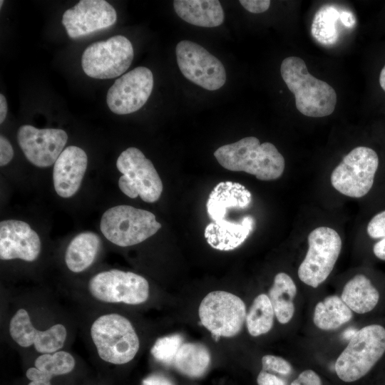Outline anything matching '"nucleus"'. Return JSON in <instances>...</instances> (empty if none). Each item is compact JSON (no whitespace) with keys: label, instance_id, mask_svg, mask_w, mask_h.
<instances>
[{"label":"nucleus","instance_id":"1","mask_svg":"<svg viewBox=\"0 0 385 385\" xmlns=\"http://www.w3.org/2000/svg\"><path fill=\"white\" fill-rule=\"evenodd\" d=\"M214 155L224 168L245 172L260 180L279 178L285 167L284 157L272 143L260 144L259 139L253 136L220 146Z\"/></svg>","mask_w":385,"mask_h":385},{"label":"nucleus","instance_id":"2","mask_svg":"<svg viewBox=\"0 0 385 385\" xmlns=\"http://www.w3.org/2000/svg\"><path fill=\"white\" fill-rule=\"evenodd\" d=\"M283 81L294 94L297 109L308 117L331 115L336 107L337 94L327 82L312 76L303 59L297 56L284 58L280 66Z\"/></svg>","mask_w":385,"mask_h":385},{"label":"nucleus","instance_id":"3","mask_svg":"<svg viewBox=\"0 0 385 385\" xmlns=\"http://www.w3.org/2000/svg\"><path fill=\"white\" fill-rule=\"evenodd\" d=\"M384 352L385 329L379 324L366 326L351 337L335 362V371L341 380L355 381L365 376Z\"/></svg>","mask_w":385,"mask_h":385},{"label":"nucleus","instance_id":"4","mask_svg":"<svg viewBox=\"0 0 385 385\" xmlns=\"http://www.w3.org/2000/svg\"><path fill=\"white\" fill-rule=\"evenodd\" d=\"M91 336L103 361L124 364L136 355L140 342L130 322L115 313L103 314L91 327Z\"/></svg>","mask_w":385,"mask_h":385},{"label":"nucleus","instance_id":"5","mask_svg":"<svg viewBox=\"0 0 385 385\" xmlns=\"http://www.w3.org/2000/svg\"><path fill=\"white\" fill-rule=\"evenodd\" d=\"M161 227L153 213L125 205L108 209L100 222L103 236L120 247L140 243L155 235Z\"/></svg>","mask_w":385,"mask_h":385},{"label":"nucleus","instance_id":"6","mask_svg":"<svg viewBox=\"0 0 385 385\" xmlns=\"http://www.w3.org/2000/svg\"><path fill=\"white\" fill-rule=\"evenodd\" d=\"M122 175L118 180L121 192L130 198L140 197L152 203L160 197L163 186L153 163L135 147L123 150L116 160Z\"/></svg>","mask_w":385,"mask_h":385},{"label":"nucleus","instance_id":"7","mask_svg":"<svg viewBox=\"0 0 385 385\" xmlns=\"http://www.w3.org/2000/svg\"><path fill=\"white\" fill-rule=\"evenodd\" d=\"M308 250L298 269L304 284L316 288L332 272L342 249V240L334 229L322 226L308 235Z\"/></svg>","mask_w":385,"mask_h":385},{"label":"nucleus","instance_id":"8","mask_svg":"<svg viewBox=\"0 0 385 385\" xmlns=\"http://www.w3.org/2000/svg\"><path fill=\"white\" fill-rule=\"evenodd\" d=\"M198 314L201 324L217 339L232 337L242 329L246 320V306L237 295L217 290L202 300Z\"/></svg>","mask_w":385,"mask_h":385},{"label":"nucleus","instance_id":"9","mask_svg":"<svg viewBox=\"0 0 385 385\" xmlns=\"http://www.w3.org/2000/svg\"><path fill=\"white\" fill-rule=\"evenodd\" d=\"M379 165L376 153L366 146H358L345 155L334 169L330 180L340 193L359 198L371 190Z\"/></svg>","mask_w":385,"mask_h":385},{"label":"nucleus","instance_id":"10","mask_svg":"<svg viewBox=\"0 0 385 385\" xmlns=\"http://www.w3.org/2000/svg\"><path fill=\"white\" fill-rule=\"evenodd\" d=\"M133 56L130 41L118 35L89 45L82 54L81 66L84 73L91 78H113L127 71Z\"/></svg>","mask_w":385,"mask_h":385},{"label":"nucleus","instance_id":"11","mask_svg":"<svg viewBox=\"0 0 385 385\" xmlns=\"http://www.w3.org/2000/svg\"><path fill=\"white\" fill-rule=\"evenodd\" d=\"M88 290L94 298L107 303L137 305L149 297V284L145 277L115 269L94 275L88 282Z\"/></svg>","mask_w":385,"mask_h":385},{"label":"nucleus","instance_id":"12","mask_svg":"<svg viewBox=\"0 0 385 385\" xmlns=\"http://www.w3.org/2000/svg\"><path fill=\"white\" fill-rule=\"evenodd\" d=\"M176 58L182 74L195 84L215 91L226 81L222 62L205 48L190 41H181L175 48Z\"/></svg>","mask_w":385,"mask_h":385},{"label":"nucleus","instance_id":"13","mask_svg":"<svg viewBox=\"0 0 385 385\" xmlns=\"http://www.w3.org/2000/svg\"><path fill=\"white\" fill-rule=\"evenodd\" d=\"M153 88L152 71L138 66L117 78L108 89L106 103L118 115L132 113L147 102Z\"/></svg>","mask_w":385,"mask_h":385},{"label":"nucleus","instance_id":"14","mask_svg":"<svg viewBox=\"0 0 385 385\" xmlns=\"http://www.w3.org/2000/svg\"><path fill=\"white\" fill-rule=\"evenodd\" d=\"M68 135L58 128H36L21 125L17 132L18 143L26 158L33 165L46 168L55 163L64 150Z\"/></svg>","mask_w":385,"mask_h":385},{"label":"nucleus","instance_id":"15","mask_svg":"<svg viewBox=\"0 0 385 385\" xmlns=\"http://www.w3.org/2000/svg\"><path fill=\"white\" fill-rule=\"evenodd\" d=\"M116 20V11L108 1L81 0L63 13L61 22L68 36L75 39L108 28Z\"/></svg>","mask_w":385,"mask_h":385},{"label":"nucleus","instance_id":"16","mask_svg":"<svg viewBox=\"0 0 385 385\" xmlns=\"http://www.w3.org/2000/svg\"><path fill=\"white\" fill-rule=\"evenodd\" d=\"M9 334L19 346L29 347L34 344L35 349L42 354L58 351L63 347L67 335L66 329L61 324H54L45 331L36 329L24 309H19L11 318Z\"/></svg>","mask_w":385,"mask_h":385},{"label":"nucleus","instance_id":"17","mask_svg":"<svg viewBox=\"0 0 385 385\" xmlns=\"http://www.w3.org/2000/svg\"><path fill=\"white\" fill-rule=\"evenodd\" d=\"M38 235L24 221L6 220L0 222V259L36 260L41 252Z\"/></svg>","mask_w":385,"mask_h":385},{"label":"nucleus","instance_id":"18","mask_svg":"<svg viewBox=\"0 0 385 385\" xmlns=\"http://www.w3.org/2000/svg\"><path fill=\"white\" fill-rule=\"evenodd\" d=\"M251 192L242 185L232 181L219 183L209 195L206 208L211 222L209 227L225 224L233 212L248 208Z\"/></svg>","mask_w":385,"mask_h":385},{"label":"nucleus","instance_id":"19","mask_svg":"<svg viewBox=\"0 0 385 385\" xmlns=\"http://www.w3.org/2000/svg\"><path fill=\"white\" fill-rule=\"evenodd\" d=\"M88 165L86 152L76 145L66 147L56 160L53 168V183L61 197L74 195L81 187Z\"/></svg>","mask_w":385,"mask_h":385},{"label":"nucleus","instance_id":"20","mask_svg":"<svg viewBox=\"0 0 385 385\" xmlns=\"http://www.w3.org/2000/svg\"><path fill=\"white\" fill-rule=\"evenodd\" d=\"M173 7L180 18L194 26L216 27L222 24L225 18L217 0H175Z\"/></svg>","mask_w":385,"mask_h":385},{"label":"nucleus","instance_id":"21","mask_svg":"<svg viewBox=\"0 0 385 385\" xmlns=\"http://www.w3.org/2000/svg\"><path fill=\"white\" fill-rule=\"evenodd\" d=\"M99 236L93 232L77 235L68 245L65 262L73 272L79 273L88 268L94 262L101 247Z\"/></svg>","mask_w":385,"mask_h":385},{"label":"nucleus","instance_id":"22","mask_svg":"<svg viewBox=\"0 0 385 385\" xmlns=\"http://www.w3.org/2000/svg\"><path fill=\"white\" fill-rule=\"evenodd\" d=\"M341 298L351 311L364 314L376 307L379 293L368 277L359 274L346 283Z\"/></svg>","mask_w":385,"mask_h":385},{"label":"nucleus","instance_id":"23","mask_svg":"<svg viewBox=\"0 0 385 385\" xmlns=\"http://www.w3.org/2000/svg\"><path fill=\"white\" fill-rule=\"evenodd\" d=\"M296 294L297 287L292 277L284 272L277 274L268 297L279 323L287 324L292 319L294 313L293 299Z\"/></svg>","mask_w":385,"mask_h":385},{"label":"nucleus","instance_id":"24","mask_svg":"<svg viewBox=\"0 0 385 385\" xmlns=\"http://www.w3.org/2000/svg\"><path fill=\"white\" fill-rule=\"evenodd\" d=\"M211 356L208 349L200 343L183 344L174 359L175 369L190 378L202 376L207 370Z\"/></svg>","mask_w":385,"mask_h":385},{"label":"nucleus","instance_id":"25","mask_svg":"<svg viewBox=\"0 0 385 385\" xmlns=\"http://www.w3.org/2000/svg\"><path fill=\"white\" fill-rule=\"evenodd\" d=\"M352 312L337 295L328 296L315 306L313 322L322 330H333L348 322Z\"/></svg>","mask_w":385,"mask_h":385},{"label":"nucleus","instance_id":"26","mask_svg":"<svg viewBox=\"0 0 385 385\" xmlns=\"http://www.w3.org/2000/svg\"><path fill=\"white\" fill-rule=\"evenodd\" d=\"M274 312L268 295L259 294L254 299L246 316L249 334L258 337L270 331L274 323Z\"/></svg>","mask_w":385,"mask_h":385},{"label":"nucleus","instance_id":"27","mask_svg":"<svg viewBox=\"0 0 385 385\" xmlns=\"http://www.w3.org/2000/svg\"><path fill=\"white\" fill-rule=\"evenodd\" d=\"M341 14L332 6H323L314 15L312 34L320 43L330 45L337 41L336 21Z\"/></svg>","mask_w":385,"mask_h":385},{"label":"nucleus","instance_id":"28","mask_svg":"<svg viewBox=\"0 0 385 385\" xmlns=\"http://www.w3.org/2000/svg\"><path fill=\"white\" fill-rule=\"evenodd\" d=\"M75 359L68 352L58 351L53 354H42L35 360V366L53 376L66 374L75 366Z\"/></svg>","mask_w":385,"mask_h":385},{"label":"nucleus","instance_id":"29","mask_svg":"<svg viewBox=\"0 0 385 385\" xmlns=\"http://www.w3.org/2000/svg\"><path fill=\"white\" fill-rule=\"evenodd\" d=\"M183 344V337L173 334L160 337L151 348L152 356L158 361L166 364H173L175 356Z\"/></svg>","mask_w":385,"mask_h":385},{"label":"nucleus","instance_id":"30","mask_svg":"<svg viewBox=\"0 0 385 385\" xmlns=\"http://www.w3.org/2000/svg\"><path fill=\"white\" fill-rule=\"evenodd\" d=\"M262 370L273 371L287 376L292 373V367L289 362L282 357L274 355H265L262 358Z\"/></svg>","mask_w":385,"mask_h":385},{"label":"nucleus","instance_id":"31","mask_svg":"<svg viewBox=\"0 0 385 385\" xmlns=\"http://www.w3.org/2000/svg\"><path fill=\"white\" fill-rule=\"evenodd\" d=\"M367 233L374 239H385V210L371 218L367 225Z\"/></svg>","mask_w":385,"mask_h":385},{"label":"nucleus","instance_id":"32","mask_svg":"<svg viewBox=\"0 0 385 385\" xmlns=\"http://www.w3.org/2000/svg\"><path fill=\"white\" fill-rule=\"evenodd\" d=\"M290 385H322V381L314 371L307 369L300 373Z\"/></svg>","mask_w":385,"mask_h":385},{"label":"nucleus","instance_id":"33","mask_svg":"<svg viewBox=\"0 0 385 385\" xmlns=\"http://www.w3.org/2000/svg\"><path fill=\"white\" fill-rule=\"evenodd\" d=\"M239 2L247 11L253 14L266 11L271 3L269 0H240Z\"/></svg>","mask_w":385,"mask_h":385},{"label":"nucleus","instance_id":"34","mask_svg":"<svg viewBox=\"0 0 385 385\" xmlns=\"http://www.w3.org/2000/svg\"><path fill=\"white\" fill-rule=\"evenodd\" d=\"M14 157V150L6 138L0 136V165L4 166L10 163Z\"/></svg>","mask_w":385,"mask_h":385},{"label":"nucleus","instance_id":"35","mask_svg":"<svg viewBox=\"0 0 385 385\" xmlns=\"http://www.w3.org/2000/svg\"><path fill=\"white\" fill-rule=\"evenodd\" d=\"M257 382L258 385H287L282 378L264 370L259 373Z\"/></svg>","mask_w":385,"mask_h":385},{"label":"nucleus","instance_id":"36","mask_svg":"<svg viewBox=\"0 0 385 385\" xmlns=\"http://www.w3.org/2000/svg\"><path fill=\"white\" fill-rule=\"evenodd\" d=\"M26 375L31 381H50L53 376L52 374L36 367L29 368L26 371Z\"/></svg>","mask_w":385,"mask_h":385},{"label":"nucleus","instance_id":"37","mask_svg":"<svg viewBox=\"0 0 385 385\" xmlns=\"http://www.w3.org/2000/svg\"><path fill=\"white\" fill-rule=\"evenodd\" d=\"M142 385H174L166 376L161 374H152L142 381Z\"/></svg>","mask_w":385,"mask_h":385},{"label":"nucleus","instance_id":"38","mask_svg":"<svg viewBox=\"0 0 385 385\" xmlns=\"http://www.w3.org/2000/svg\"><path fill=\"white\" fill-rule=\"evenodd\" d=\"M373 251L376 257L385 260V239H381L374 244Z\"/></svg>","mask_w":385,"mask_h":385},{"label":"nucleus","instance_id":"39","mask_svg":"<svg viewBox=\"0 0 385 385\" xmlns=\"http://www.w3.org/2000/svg\"><path fill=\"white\" fill-rule=\"evenodd\" d=\"M8 106L5 96L3 94H0V123L1 124L7 114Z\"/></svg>","mask_w":385,"mask_h":385},{"label":"nucleus","instance_id":"40","mask_svg":"<svg viewBox=\"0 0 385 385\" xmlns=\"http://www.w3.org/2000/svg\"><path fill=\"white\" fill-rule=\"evenodd\" d=\"M340 18L346 26H351L354 23V19L351 13L343 11L341 13Z\"/></svg>","mask_w":385,"mask_h":385},{"label":"nucleus","instance_id":"41","mask_svg":"<svg viewBox=\"0 0 385 385\" xmlns=\"http://www.w3.org/2000/svg\"><path fill=\"white\" fill-rule=\"evenodd\" d=\"M379 83L381 88L385 91V66L381 69L379 75Z\"/></svg>","mask_w":385,"mask_h":385},{"label":"nucleus","instance_id":"42","mask_svg":"<svg viewBox=\"0 0 385 385\" xmlns=\"http://www.w3.org/2000/svg\"><path fill=\"white\" fill-rule=\"evenodd\" d=\"M28 385H51L50 381H31Z\"/></svg>","mask_w":385,"mask_h":385},{"label":"nucleus","instance_id":"43","mask_svg":"<svg viewBox=\"0 0 385 385\" xmlns=\"http://www.w3.org/2000/svg\"><path fill=\"white\" fill-rule=\"evenodd\" d=\"M3 3H4V1L1 0L0 1V8H1V6H2Z\"/></svg>","mask_w":385,"mask_h":385}]
</instances>
